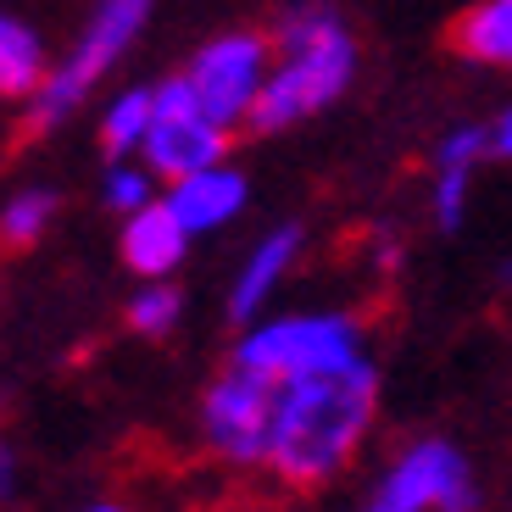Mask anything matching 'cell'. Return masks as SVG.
Listing matches in <instances>:
<instances>
[{"instance_id":"2","label":"cell","mask_w":512,"mask_h":512,"mask_svg":"<svg viewBox=\"0 0 512 512\" xmlns=\"http://www.w3.org/2000/svg\"><path fill=\"white\" fill-rule=\"evenodd\" d=\"M273 56H279V67L268 73L251 117H245L256 134H273V128L323 112L329 101L346 95L351 73H357V45H351L340 12H329V6H295L273 34Z\"/></svg>"},{"instance_id":"6","label":"cell","mask_w":512,"mask_h":512,"mask_svg":"<svg viewBox=\"0 0 512 512\" xmlns=\"http://www.w3.org/2000/svg\"><path fill=\"white\" fill-rule=\"evenodd\" d=\"M268 56H273V39L268 34H223L212 39L201 56L190 62V84L201 95L206 117H218L223 128H234L240 117H251L256 95L268 84Z\"/></svg>"},{"instance_id":"14","label":"cell","mask_w":512,"mask_h":512,"mask_svg":"<svg viewBox=\"0 0 512 512\" xmlns=\"http://www.w3.org/2000/svg\"><path fill=\"white\" fill-rule=\"evenodd\" d=\"M151 117H156V90H128L123 101L106 112V123H101V145L112 156H123V151H134V140H145V128H151Z\"/></svg>"},{"instance_id":"13","label":"cell","mask_w":512,"mask_h":512,"mask_svg":"<svg viewBox=\"0 0 512 512\" xmlns=\"http://www.w3.org/2000/svg\"><path fill=\"white\" fill-rule=\"evenodd\" d=\"M45 78V56H39L34 34L12 17H0V95H28Z\"/></svg>"},{"instance_id":"7","label":"cell","mask_w":512,"mask_h":512,"mask_svg":"<svg viewBox=\"0 0 512 512\" xmlns=\"http://www.w3.org/2000/svg\"><path fill=\"white\" fill-rule=\"evenodd\" d=\"M273 407L279 384L234 362V373L206 390V440L234 462H262L273 446Z\"/></svg>"},{"instance_id":"18","label":"cell","mask_w":512,"mask_h":512,"mask_svg":"<svg viewBox=\"0 0 512 512\" xmlns=\"http://www.w3.org/2000/svg\"><path fill=\"white\" fill-rule=\"evenodd\" d=\"M145 195H151V184H145L140 173H128V167H117L112 179H106V201H112V206H123V212L145 206Z\"/></svg>"},{"instance_id":"19","label":"cell","mask_w":512,"mask_h":512,"mask_svg":"<svg viewBox=\"0 0 512 512\" xmlns=\"http://www.w3.org/2000/svg\"><path fill=\"white\" fill-rule=\"evenodd\" d=\"M490 151H496V156H512V112L501 117L496 128H490Z\"/></svg>"},{"instance_id":"17","label":"cell","mask_w":512,"mask_h":512,"mask_svg":"<svg viewBox=\"0 0 512 512\" xmlns=\"http://www.w3.org/2000/svg\"><path fill=\"white\" fill-rule=\"evenodd\" d=\"M468 173H474V167H462V162H446V167H440V184H435V218H440V229H457V223H462Z\"/></svg>"},{"instance_id":"11","label":"cell","mask_w":512,"mask_h":512,"mask_svg":"<svg viewBox=\"0 0 512 512\" xmlns=\"http://www.w3.org/2000/svg\"><path fill=\"white\" fill-rule=\"evenodd\" d=\"M451 51L485 67H512V0H479L451 23Z\"/></svg>"},{"instance_id":"10","label":"cell","mask_w":512,"mask_h":512,"mask_svg":"<svg viewBox=\"0 0 512 512\" xmlns=\"http://www.w3.org/2000/svg\"><path fill=\"white\" fill-rule=\"evenodd\" d=\"M184 240H190V229L179 223V212H173L167 201L162 206L145 201L123 229V262L134 273H167L184 256Z\"/></svg>"},{"instance_id":"20","label":"cell","mask_w":512,"mask_h":512,"mask_svg":"<svg viewBox=\"0 0 512 512\" xmlns=\"http://www.w3.org/2000/svg\"><path fill=\"white\" fill-rule=\"evenodd\" d=\"M90 512H123V507H90Z\"/></svg>"},{"instance_id":"5","label":"cell","mask_w":512,"mask_h":512,"mask_svg":"<svg viewBox=\"0 0 512 512\" xmlns=\"http://www.w3.org/2000/svg\"><path fill=\"white\" fill-rule=\"evenodd\" d=\"M351 357H357V323L351 318H284V323L256 329L234 362L284 384V379H301V373H318V368H340Z\"/></svg>"},{"instance_id":"4","label":"cell","mask_w":512,"mask_h":512,"mask_svg":"<svg viewBox=\"0 0 512 512\" xmlns=\"http://www.w3.org/2000/svg\"><path fill=\"white\" fill-rule=\"evenodd\" d=\"M229 145H234V134L218 117H206L190 78H167L156 90V117L145 128V156H151V167L162 179H190L201 167H218L229 156Z\"/></svg>"},{"instance_id":"1","label":"cell","mask_w":512,"mask_h":512,"mask_svg":"<svg viewBox=\"0 0 512 512\" xmlns=\"http://www.w3.org/2000/svg\"><path fill=\"white\" fill-rule=\"evenodd\" d=\"M373 401H379V373L362 357L284 379L279 407H273L268 462L290 485H323L351 462V451H357L362 429L373 418Z\"/></svg>"},{"instance_id":"8","label":"cell","mask_w":512,"mask_h":512,"mask_svg":"<svg viewBox=\"0 0 512 512\" xmlns=\"http://www.w3.org/2000/svg\"><path fill=\"white\" fill-rule=\"evenodd\" d=\"M429 501L446 507V512H474V501H479L462 457L451 446H440V440L412 446L407 457L396 462L390 485L379 490V501H373L368 512H418V507H429Z\"/></svg>"},{"instance_id":"12","label":"cell","mask_w":512,"mask_h":512,"mask_svg":"<svg viewBox=\"0 0 512 512\" xmlns=\"http://www.w3.org/2000/svg\"><path fill=\"white\" fill-rule=\"evenodd\" d=\"M295 240H301V234L295 229H279V234H268V240L256 245V256H251V268L240 273V284H234V318H251L256 307H262V295L273 290V284H279V273L290 268V256H295Z\"/></svg>"},{"instance_id":"3","label":"cell","mask_w":512,"mask_h":512,"mask_svg":"<svg viewBox=\"0 0 512 512\" xmlns=\"http://www.w3.org/2000/svg\"><path fill=\"white\" fill-rule=\"evenodd\" d=\"M145 17H151V0H101L95 17H90V28H84V39H78V51L62 62V73L45 78V90H39V101H34V112H28V128L17 134V145L62 123V117L84 101V90L128 51V39L140 34Z\"/></svg>"},{"instance_id":"16","label":"cell","mask_w":512,"mask_h":512,"mask_svg":"<svg viewBox=\"0 0 512 512\" xmlns=\"http://www.w3.org/2000/svg\"><path fill=\"white\" fill-rule=\"evenodd\" d=\"M128 323L140 334H167L173 323H179V290H145V295H134V307H128Z\"/></svg>"},{"instance_id":"9","label":"cell","mask_w":512,"mask_h":512,"mask_svg":"<svg viewBox=\"0 0 512 512\" xmlns=\"http://www.w3.org/2000/svg\"><path fill=\"white\" fill-rule=\"evenodd\" d=\"M245 201V179L240 173H229V167H201V173H190V179H173V190H167V206L179 212L184 229H218L223 218H234Z\"/></svg>"},{"instance_id":"15","label":"cell","mask_w":512,"mask_h":512,"mask_svg":"<svg viewBox=\"0 0 512 512\" xmlns=\"http://www.w3.org/2000/svg\"><path fill=\"white\" fill-rule=\"evenodd\" d=\"M51 195H17L6 212H0V251H28V245L39 240V229H45V218H51Z\"/></svg>"}]
</instances>
